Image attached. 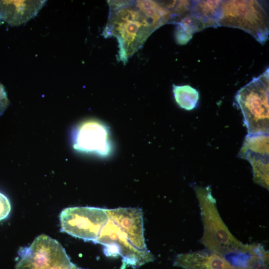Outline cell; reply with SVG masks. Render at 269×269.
Returning <instances> with one entry per match:
<instances>
[{"label":"cell","instance_id":"cell-1","mask_svg":"<svg viewBox=\"0 0 269 269\" xmlns=\"http://www.w3.org/2000/svg\"><path fill=\"white\" fill-rule=\"evenodd\" d=\"M109 16L103 31L105 37L118 42V60L126 64L159 26L136 6L134 1L109 0Z\"/></svg>","mask_w":269,"mask_h":269},{"label":"cell","instance_id":"cell-2","mask_svg":"<svg viewBox=\"0 0 269 269\" xmlns=\"http://www.w3.org/2000/svg\"><path fill=\"white\" fill-rule=\"evenodd\" d=\"M194 189L203 225V234L200 243L206 250L223 257L233 254L242 255L249 252L251 245L244 244L239 241L224 223L210 187L195 185Z\"/></svg>","mask_w":269,"mask_h":269},{"label":"cell","instance_id":"cell-3","mask_svg":"<svg viewBox=\"0 0 269 269\" xmlns=\"http://www.w3.org/2000/svg\"><path fill=\"white\" fill-rule=\"evenodd\" d=\"M269 68L241 88L236 102L241 109L248 135L269 134Z\"/></svg>","mask_w":269,"mask_h":269},{"label":"cell","instance_id":"cell-4","mask_svg":"<svg viewBox=\"0 0 269 269\" xmlns=\"http://www.w3.org/2000/svg\"><path fill=\"white\" fill-rule=\"evenodd\" d=\"M269 23L268 14L260 1L223 0L219 26L242 29L263 44L268 39Z\"/></svg>","mask_w":269,"mask_h":269},{"label":"cell","instance_id":"cell-5","mask_svg":"<svg viewBox=\"0 0 269 269\" xmlns=\"http://www.w3.org/2000/svg\"><path fill=\"white\" fill-rule=\"evenodd\" d=\"M15 269H71L73 263L56 240L41 235L27 247L20 248Z\"/></svg>","mask_w":269,"mask_h":269},{"label":"cell","instance_id":"cell-6","mask_svg":"<svg viewBox=\"0 0 269 269\" xmlns=\"http://www.w3.org/2000/svg\"><path fill=\"white\" fill-rule=\"evenodd\" d=\"M59 218L62 232L94 243L109 220L105 209L94 207L66 208Z\"/></svg>","mask_w":269,"mask_h":269},{"label":"cell","instance_id":"cell-7","mask_svg":"<svg viewBox=\"0 0 269 269\" xmlns=\"http://www.w3.org/2000/svg\"><path fill=\"white\" fill-rule=\"evenodd\" d=\"M95 243L104 246V253L108 257L121 256L123 258L121 269H125L127 266L136 269L154 260V256L148 250L140 251L132 245L125 233L109 219L101 230Z\"/></svg>","mask_w":269,"mask_h":269},{"label":"cell","instance_id":"cell-8","mask_svg":"<svg viewBox=\"0 0 269 269\" xmlns=\"http://www.w3.org/2000/svg\"><path fill=\"white\" fill-rule=\"evenodd\" d=\"M74 149L78 152L107 157L113 150L107 126L96 119L86 120L76 125L71 132Z\"/></svg>","mask_w":269,"mask_h":269},{"label":"cell","instance_id":"cell-9","mask_svg":"<svg viewBox=\"0 0 269 269\" xmlns=\"http://www.w3.org/2000/svg\"><path fill=\"white\" fill-rule=\"evenodd\" d=\"M106 212L109 219L120 228L132 245L140 251H148L144 242L143 215L140 209L118 208L106 209Z\"/></svg>","mask_w":269,"mask_h":269},{"label":"cell","instance_id":"cell-10","mask_svg":"<svg viewBox=\"0 0 269 269\" xmlns=\"http://www.w3.org/2000/svg\"><path fill=\"white\" fill-rule=\"evenodd\" d=\"M45 0H0V22L18 26L35 17Z\"/></svg>","mask_w":269,"mask_h":269},{"label":"cell","instance_id":"cell-11","mask_svg":"<svg viewBox=\"0 0 269 269\" xmlns=\"http://www.w3.org/2000/svg\"><path fill=\"white\" fill-rule=\"evenodd\" d=\"M174 265L184 269H238L225 257L207 250L179 254Z\"/></svg>","mask_w":269,"mask_h":269},{"label":"cell","instance_id":"cell-12","mask_svg":"<svg viewBox=\"0 0 269 269\" xmlns=\"http://www.w3.org/2000/svg\"><path fill=\"white\" fill-rule=\"evenodd\" d=\"M223 0H192L190 14L205 28L219 26Z\"/></svg>","mask_w":269,"mask_h":269},{"label":"cell","instance_id":"cell-13","mask_svg":"<svg viewBox=\"0 0 269 269\" xmlns=\"http://www.w3.org/2000/svg\"><path fill=\"white\" fill-rule=\"evenodd\" d=\"M239 156L251 163L255 182L268 190L269 155L245 152H239Z\"/></svg>","mask_w":269,"mask_h":269},{"label":"cell","instance_id":"cell-14","mask_svg":"<svg viewBox=\"0 0 269 269\" xmlns=\"http://www.w3.org/2000/svg\"><path fill=\"white\" fill-rule=\"evenodd\" d=\"M248 254L239 257L238 269H269V253L261 244H251Z\"/></svg>","mask_w":269,"mask_h":269},{"label":"cell","instance_id":"cell-15","mask_svg":"<svg viewBox=\"0 0 269 269\" xmlns=\"http://www.w3.org/2000/svg\"><path fill=\"white\" fill-rule=\"evenodd\" d=\"M174 24L176 25L174 31L175 39L179 45L187 44L192 38L193 34L205 28L197 19L190 14V12Z\"/></svg>","mask_w":269,"mask_h":269},{"label":"cell","instance_id":"cell-16","mask_svg":"<svg viewBox=\"0 0 269 269\" xmlns=\"http://www.w3.org/2000/svg\"><path fill=\"white\" fill-rule=\"evenodd\" d=\"M175 102L182 109L190 111L195 109L198 103V91L190 85H172Z\"/></svg>","mask_w":269,"mask_h":269},{"label":"cell","instance_id":"cell-17","mask_svg":"<svg viewBox=\"0 0 269 269\" xmlns=\"http://www.w3.org/2000/svg\"><path fill=\"white\" fill-rule=\"evenodd\" d=\"M11 211V205L8 198L0 192V221L6 218Z\"/></svg>","mask_w":269,"mask_h":269},{"label":"cell","instance_id":"cell-18","mask_svg":"<svg viewBox=\"0 0 269 269\" xmlns=\"http://www.w3.org/2000/svg\"><path fill=\"white\" fill-rule=\"evenodd\" d=\"M9 101L6 92L3 86L0 83V116H1L8 105Z\"/></svg>","mask_w":269,"mask_h":269},{"label":"cell","instance_id":"cell-19","mask_svg":"<svg viewBox=\"0 0 269 269\" xmlns=\"http://www.w3.org/2000/svg\"><path fill=\"white\" fill-rule=\"evenodd\" d=\"M71 269H82L77 267L76 266H75L74 264H73L72 265Z\"/></svg>","mask_w":269,"mask_h":269}]
</instances>
